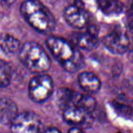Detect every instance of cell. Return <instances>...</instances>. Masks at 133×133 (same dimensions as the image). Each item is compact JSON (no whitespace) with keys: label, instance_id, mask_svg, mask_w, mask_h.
<instances>
[{"label":"cell","instance_id":"obj_1","mask_svg":"<svg viewBox=\"0 0 133 133\" xmlns=\"http://www.w3.org/2000/svg\"><path fill=\"white\" fill-rule=\"evenodd\" d=\"M20 12L27 23L38 32L49 34L54 31L55 18L41 1L25 0L21 4Z\"/></svg>","mask_w":133,"mask_h":133},{"label":"cell","instance_id":"obj_2","mask_svg":"<svg viewBox=\"0 0 133 133\" xmlns=\"http://www.w3.org/2000/svg\"><path fill=\"white\" fill-rule=\"evenodd\" d=\"M48 49L65 70L70 73L77 71L83 64V57L73 44L64 39L49 37L46 40Z\"/></svg>","mask_w":133,"mask_h":133},{"label":"cell","instance_id":"obj_3","mask_svg":"<svg viewBox=\"0 0 133 133\" xmlns=\"http://www.w3.org/2000/svg\"><path fill=\"white\" fill-rule=\"evenodd\" d=\"M18 53L21 62L32 72L44 74L50 68L51 61L49 56L38 43H25L22 45Z\"/></svg>","mask_w":133,"mask_h":133},{"label":"cell","instance_id":"obj_4","mask_svg":"<svg viewBox=\"0 0 133 133\" xmlns=\"http://www.w3.org/2000/svg\"><path fill=\"white\" fill-rule=\"evenodd\" d=\"M28 90L30 99L34 102L41 103L51 97L54 90V83L49 75L38 74L31 79Z\"/></svg>","mask_w":133,"mask_h":133},{"label":"cell","instance_id":"obj_5","mask_svg":"<svg viewBox=\"0 0 133 133\" xmlns=\"http://www.w3.org/2000/svg\"><path fill=\"white\" fill-rule=\"evenodd\" d=\"M10 126L12 133H40L42 122L36 113L25 111L18 113Z\"/></svg>","mask_w":133,"mask_h":133},{"label":"cell","instance_id":"obj_6","mask_svg":"<svg viewBox=\"0 0 133 133\" xmlns=\"http://www.w3.org/2000/svg\"><path fill=\"white\" fill-rule=\"evenodd\" d=\"M103 44L114 54H123L129 49L130 40L125 31L116 29L107 34L103 38Z\"/></svg>","mask_w":133,"mask_h":133},{"label":"cell","instance_id":"obj_7","mask_svg":"<svg viewBox=\"0 0 133 133\" xmlns=\"http://www.w3.org/2000/svg\"><path fill=\"white\" fill-rule=\"evenodd\" d=\"M64 18L71 27L83 29L89 26L90 17L88 12L81 6L70 5L64 10Z\"/></svg>","mask_w":133,"mask_h":133},{"label":"cell","instance_id":"obj_8","mask_svg":"<svg viewBox=\"0 0 133 133\" xmlns=\"http://www.w3.org/2000/svg\"><path fill=\"white\" fill-rule=\"evenodd\" d=\"M71 42L75 47L86 51L95 49L99 44L97 34L94 27L84 32L74 33L71 36Z\"/></svg>","mask_w":133,"mask_h":133},{"label":"cell","instance_id":"obj_9","mask_svg":"<svg viewBox=\"0 0 133 133\" xmlns=\"http://www.w3.org/2000/svg\"><path fill=\"white\" fill-rule=\"evenodd\" d=\"M63 109V118L64 121L74 127L88 123L91 119L92 114L80 107L71 105Z\"/></svg>","mask_w":133,"mask_h":133},{"label":"cell","instance_id":"obj_10","mask_svg":"<svg viewBox=\"0 0 133 133\" xmlns=\"http://www.w3.org/2000/svg\"><path fill=\"white\" fill-rule=\"evenodd\" d=\"M18 114V107L9 98H0V123L10 125Z\"/></svg>","mask_w":133,"mask_h":133},{"label":"cell","instance_id":"obj_11","mask_svg":"<svg viewBox=\"0 0 133 133\" xmlns=\"http://www.w3.org/2000/svg\"><path fill=\"white\" fill-rule=\"evenodd\" d=\"M78 83L81 88L88 93H96L101 87V81L98 77L90 71H84L79 74Z\"/></svg>","mask_w":133,"mask_h":133},{"label":"cell","instance_id":"obj_12","mask_svg":"<svg viewBox=\"0 0 133 133\" xmlns=\"http://www.w3.org/2000/svg\"><path fill=\"white\" fill-rule=\"evenodd\" d=\"M22 45L18 39L10 34H0V48L6 55H12L19 52Z\"/></svg>","mask_w":133,"mask_h":133},{"label":"cell","instance_id":"obj_13","mask_svg":"<svg viewBox=\"0 0 133 133\" xmlns=\"http://www.w3.org/2000/svg\"><path fill=\"white\" fill-rule=\"evenodd\" d=\"M99 9L107 16L120 14L124 10V5L119 0H97Z\"/></svg>","mask_w":133,"mask_h":133},{"label":"cell","instance_id":"obj_14","mask_svg":"<svg viewBox=\"0 0 133 133\" xmlns=\"http://www.w3.org/2000/svg\"><path fill=\"white\" fill-rule=\"evenodd\" d=\"M72 105L80 107L88 112L92 114V112L96 109V101L94 99V97H92L90 95L81 94L77 93L74 104Z\"/></svg>","mask_w":133,"mask_h":133},{"label":"cell","instance_id":"obj_15","mask_svg":"<svg viewBox=\"0 0 133 133\" xmlns=\"http://www.w3.org/2000/svg\"><path fill=\"white\" fill-rule=\"evenodd\" d=\"M76 94V92H74L68 88L60 89L58 92V103L63 109L71 106L74 104Z\"/></svg>","mask_w":133,"mask_h":133},{"label":"cell","instance_id":"obj_16","mask_svg":"<svg viewBox=\"0 0 133 133\" xmlns=\"http://www.w3.org/2000/svg\"><path fill=\"white\" fill-rule=\"evenodd\" d=\"M12 78L10 66L5 61L0 59V88H5L9 85Z\"/></svg>","mask_w":133,"mask_h":133},{"label":"cell","instance_id":"obj_17","mask_svg":"<svg viewBox=\"0 0 133 133\" xmlns=\"http://www.w3.org/2000/svg\"><path fill=\"white\" fill-rule=\"evenodd\" d=\"M128 25L129 28L133 31V12H130L128 18Z\"/></svg>","mask_w":133,"mask_h":133},{"label":"cell","instance_id":"obj_18","mask_svg":"<svg viewBox=\"0 0 133 133\" xmlns=\"http://www.w3.org/2000/svg\"><path fill=\"white\" fill-rule=\"evenodd\" d=\"M44 133H61V132L58 129L55 128V127H50V128H48V129L44 132Z\"/></svg>","mask_w":133,"mask_h":133},{"label":"cell","instance_id":"obj_19","mask_svg":"<svg viewBox=\"0 0 133 133\" xmlns=\"http://www.w3.org/2000/svg\"><path fill=\"white\" fill-rule=\"evenodd\" d=\"M68 133H84L82 130L77 127H74L69 130Z\"/></svg>","mask_w":133,"mask_h":133},{"label":"cell","instance_id":"obj_20","mask_svg":"<svg viewBox=\"0 0 133 133\" xmlns=\"http://www.w3.org/2000/svg\"><path fill=\"white\" fill-rule=\"evenodd\" d=\"M3 2L5 3L6 5H10L13 3L15 1V0H2Z\"/></svg>","mask_w":133,"mask_h":133},{"label":"cell","instance_id":"obj_21","mask_svg":"<svg viewBox=\"0 0 133 133\" xmlns=\"http://www.w3.org/2000/svg\"><path fill=\"white\" fill-rule=\"evenodd\" d=\"M130 12H133V0H131L130 3Z\"/></svg>","mask_w":133,"mask_h":133},{"label":"cell","instance_id":"obj_22","mask_svg":"<svg viewBox=\"0 0 133 133\" xmlns=\"http://www.w3.org/2000/svg\"><path fill=\"white\" fill-rule=\"evenodd\" d=\"M118 133H127V132H119Z\"/></svg>","mask_w":133,"mask_h":133}]
</instances>
